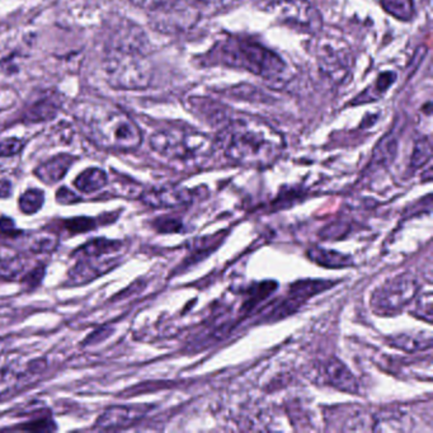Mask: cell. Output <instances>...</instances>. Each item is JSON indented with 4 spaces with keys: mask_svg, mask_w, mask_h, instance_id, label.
Here are the masks:
<instances>
[{
    "mask_svg": "<svg viewBox=\"0 0 433 433\" xmlns=\"http://www.w3.org/2000/svg\"><path fill=\"white\" fill-rule=\"evenodd\" d=\"M227 159L248 168H267L285 150V139L278 131L257 118L232 121L221 134Z\"/></svg>",
    "mask_w": 433,
    "mask_h": 433,
    "instance_id": "6da1fadb",
    "label": "cell"
},
{
    "mask_svg": "<svg viewBox=\"0 0 433 433\" xmlns=\"http://www.w3.org/2000/svg\"><path fill=\"white\" fill-rule=\"evenodd\" d=\"M74 116L90 141L106 150L131 152L143 143L135 121L110 102L85 99L76 104Z\"/></svg>",
    "mask_w": 433,
    "mask_h": 433,
    "instance_id": "7a4b0ae2",
    "label": "cell"
},
{
    "mask_svg": "<svg viewBox=\"0 0 433 433\" xmlns=\"http://www.w3.org/2000/svg\"><path fill=\"white\" fill-rule=\"evenodd\" d=\"M220 62L227 66L248 70L269 82H281L286 65L280 56L258 42L230 38L220 46Z\"/></svg>",
    "mask_w": 433,
    "mask_h": 433,
    "instance_id": "3957f363",
    "label": "cell"
},
{
    "mask_svg": "<svg viewBox=\"0 0 433 433\" xmlns=\"http://www.w3.org/2000/svg\"><path fill=\"white\" fill-rule=\"evenodd\" d=\"M104 70L107 82L116 90H145L152 83V65L143 52L110 48Z\"/></svg>",
    "mask_w": 433,
    "mask_h": 433,
    "instance_id": "277c9868",
    "label": "cell"
},
{
    "mask_svg": "<svg viewBox=\"0 0 433 433\" xmlns=\"http://www.w3.org/2000/svg\"><path fill=\"white\" fill-rule=\"evenodd\" d=\"M150 146L159 155L171 160H194L213 152V143L199 131L171 127L152 134Z\"/></svg>",
    "mask_w": 433,
    "mask_h": 433,
    "instance_id": "5b68a950",
    "label": "cell"
},
{
    "mask_svg": "<svg viewBox=\"0 0 433 433\" xmlns=\"http://www.w3.org/2000/svg\"><path fill=\"white\" fill-rule=\"evenodd\" d=\"M420 281L412 274L397 276L372 292L371 306L378 314L389 315L403 309L418 295Z\"/></svg>",
    "mask_w": 433,
    "mask_h": 433,
    "instance_id": "8992f818",
    "label": "cell"
},
{
    "mask_svg": "<svg viewBox=\"0 0 433 433\" xmlns=\"http://www.w3.org/2000/svg\"><path fill=\"white\" fill-rule=\"evenodd\" d=\"M271 10L278 21L306 34H315L322 28L320 14L306 0H277Z\"/></svg>",
    "mask_w": 433,
    "mask_h": 433,
    "instance_id": "52a82bcc",
    "label": "cell"
},
{
    "mask_svg": "<svg viewBox=\"0 0 433 433\" xmlns=\"http://www.w3.org/2000/svg\"><path fill=\"white\" fill-rule=\"evenodd\" d=\"M46 369L48 361L45 358L34 360L22 367L8 364L0 369V399L10 397L32 385Z\"/></svg>",
    "mask_w": 433,
    "mask_h": 433,
    "instance_id": "ba28073f",
    "label": "cell"
},
{
    "mask_svg": "<svg viewBox=\"0 0 433 433\" xmlns=\"http://www.w3.org/2000/svg\"><path fill=\"white\" fill-rule=\"evenodd\" d=\"M118 257L113 255H90L76 258V266L68 274V286H82L108 274L118 266Z\"/></svg>",
    "mask_w": 433,
    "mask_h": 433,
    "instance_id": "9c48e42d",
    "label": "cell"
},
{
    "mask_svg": "<svg viewBox=\"0 0 433 433\" xmlns=\"http://www.w3.org/2000/svg\"><path fill=\"white\" fill-rule=\"evenodd\" d=\"M319 65L323 73L332 79L341 80L348 74L351 68L350 51L344 48L341 41H324L319 50Z\"/></svg>",
    "mask_w": 433,
    "mask_h": 433,
    "instance_id": "30bf717a",
    "label": "cell"
},
{
    "mask_svg": "<svg viewBox=\"0 0 433 433\" xmlns=\"http://www.w3.org/2000/svg\"><path fill=\"white\" fill-rule=\"evenodd\" d=\"M141 201L146 206L154 208H172L190 204L192 201V192L186 187L168 185L144 191L141 194Z\"/></svg>",
    "mask_w": 433,
    "mask_h": 433,
    "instance_id": "8fae6325",
    "label": "cell"
},
{
    "mask_svg": "<svg viewBox=\"0 0 433 433\" xmlns=\"http://www.w3.org/2000/svg\"><path fill=\"white\" fill-rule=\"evenodd\" d=\"M146 406H112L107 408L96 420L98 430H118L131 426L146 414Z\"/></svg>",
    "mask_w": 433,
    "mask_h": 433,
    "instance_id": "7c38bea8",
    "label": "cell"
},
{
    "mask_svg": "<svg viewBox=\"0 0 433 433\" xmlns=\"http://www.w3.org/2000/svg\"><path fill=\"white\" fill-rule=\"evenodd\" d=\"M325 376L328 378L330 385L334 386L341 392L347 394H357L360 390L357 378L352 374L351 370L338 358H330L325 364Z\"/></svg>",
    "mask_w": 433,
    "mask_h": 433,
    "instance_id": "4fadbf2b",
    "label": "cell"
},
{
    "mask_svg": "<svg viewBox=\"0 0 433 433\" xmlns=\"http://www.w3.org/2000/svg\"><path fill=\"white\" fill-rule=\"evenodd\" d=\"M73 162H74V158L69 154H59L48 162L42 163L41 165H38L36 168V176L46 185H54L66 176Z\"/></svg>",
    "mask_w": 433,
    "mask_h": 433,
    "instance_id": "5bb4252c",
    "label": "cell"
},
{
    "mask_svg": "<svg viewBox=\"0 0 433 433\" xmlns=\"http://www.w3.org/2000/svg\"><path fill=\"white\" fill-rule=\"evenodd\" d=\"M308 257L319 266H323L327 269H343L352 264V260L348 255L320 247L310 248L308 250Z\"/></svg>",
    "mask_w": 433,
    "mask_h": 433,
    "instance_id": "9a60e30c",
    "label": "cell"
},
{
    "mask_svg": "<svg viewBox=\"0 0 433 433\" xmlns=\"http://www.w3.org/2000/svg\"><path fill=\"white\" fill-rule=\"evenodd\" d=\"M108 183V177L102 169L99 168H88L84 172L80 173L76 180L74 186L84 193L96 192L102 190Z\"/></svg>",
    "mask_w": 433,
    "mask_h": 433,
    "instance_id": "2e32d148",
    "label": "cell"
},
{
    "mask_svg": "<svg viewBox=\"0 0 433 433\" xmlns=\"http://www.w3.org/2000/svg\"><path fill=\"white\" fill-rule=\"evenodd\" d=\"M122 247V243L118 241H108L104 238H98L88 241L82 247L78 248L73 253L74 258L90 257V255H113Z\"/></svg>",
    "mask_w": 433,
    "mask_h": 433,
    "instance_id": "e0dca14e",
    "label": "cell"
},
{
    "mask_svg": "<svg viewBox=\"0 0 433 433\" xmlns=\"http://www.w3.org/2000/svg\"><path fill=\"white\" fill-rule=\"evenodd\" d=\"M27 262L22 257H13L0 261V278L7 281L20 280L27 274Z\"/></svg>",
    "mask_w": 433,
    "mask_h": 433,
    "instance_id": "ac0fdd59",
    "label": "cell"
},
{
    "mask_svg": "<svg viewBox=\"0 0 433 433\" xmlns=\"http://www.w3.org/2000/svg\"><path fill=\"white\" fill-rule=\"evenodd\" d=\"M381 7L399 21L409 22L414 15L413 0H381Z\"/></svg>",
    "mask_w": 433,
    "mask_h": 433,
    "instance_id": "d6986e66",
    "label": "cell"
},
{
    "mask_svg": "<svg viewBox=\"0 0 433 433\" xmlns=\"http://www.w3.org/2000/svg\"><path fill=\"white\" fill-rule=\"evenodd\" d=\"M394 80H395V74H392V73H385V74L378 76V79L374 84V87L371 85L369 90H364L361 96L356 98V102L367 104L370 101L378 99L380 97L384 94V92H386L388 88L392 85Z\"/></svg>",
    "mask_w": 433,
    "mask_h": 433,
    "instance_id": "ffe728a7",
    "label": "cell"
},
{
    "mask_svg": "<svg viewBox=\"0 0 433 433\" xmlns=\"http://www.w3.org/2000/svg\"><path fill=\"white\" fill-rule=\"evenodd\" d=\"M392 344L395 346L397 348L404 350L406 352H416L422 351V350H426V348H431L432 341H431V337L425 339V337L420 338L416 337V336L402 334V336H398V337L392 338Z\"/></svg>",
    "mask_w": 433,
    "mask_h": 433,
    "instance_id": "44dd1931",
    "label": "cell"
},
{
    "mask_svg": "<svg viewBox=\"0 0 433 433\" xmlns=\"http://www.w3.org/2000/svg\"><path fill=\"white\" fill-rule=\"evenodd\" d=\"M45 202V194L40 190L34 188V190H28L26 192L22 194L18 201V205L23 213H36L40 211V208L43 206Z\"/></svg>",
    "mask_w": 433,
    "mask_h": 433,
    "instance_id": "7402d4cb",
    "label": "cell"
},
{
    "mask_svg": "<svg viewBox=\"0 0 433 433\" xmlns=\"http://www.w3.org/2000/svg\"><path fill=\"white\" fill-rule=\"evenodd\" d=\"M432 158V144L430 139H422L417 141V144L413 149L412 158H411V166L413 169H420Z\"/></svg>",
    "mask_w": 433,
    "mask_h": 433,
    "instance_id": "603a6c76",
    "label": "cell"
},
{
    "mask_svg": "<svg viewBox=\"0 0 433 433\" xmlns=\"http://www.w3.org/2000/svg\"><path fill=\"white\" fill-rule=\"evenodd\" d=\"M57 244L56 235L51 233H36L28 241V248L34 252H52Z\"/></svg>",
    "mask_w": 433,
    "mask_h": 433,
    "instance_id": "cb8c5ba5",
    "label": "cell"
},
{
    "mask_svg": "<svg viewBox=\"0 0 433 433\" xmlns=\"http://www.w3.org/2000/svg\"><path fill=\"white\" fill-rule=\"evenodd\" d=\"M395 152H397V143H395V140L386 138L376 148L374 159L378 164H389L392 160H394Z\"/></svg>",
    "mask_w": 433,
    "mask_h": 433,
    "instance_id": "d4e9b609",
    "label": "cell"
},
{
    "mask_svg": "<svg viewBox=\"0 0 433 433\" xmlns=\"http://www.w3.org/2000/svg\"><path fill=\"white\" fill-rule=\"evenodd\" d=\"M64 227L69 230L70 233H87L96 227V219L92 218H73L64 222Z\"/></svg>",
    "mask_w": 433,
    "mask_h": 433,
    "instance_id": "484cf974",
    "label": "cell"
},
{
    "mask_svg": "<svg viewBox=\"0 0 433 433\" xmlns=\"http://www.w3.org/2000/svg\"><path fill=\"white\" fill-rule=\"evenodd\" d=\"M372 430H375L372 418L364 413L351 417V420L347 422V426L344 427V431H372Z\"/></svg>",
    "mask_w": 433,
    "mask_h": 433,
    "instance_id": "4316f807",
    "label": "cell"
},
{
    "mask_svg": "<svg viewBox=\"0 0 433 433\" xmlns=\"http://www.w3.org/2000/svg\"><path fill=\"white\" fill-rule=\"evenodd\" d=\"M23 431H32V432H52L56 431V425L50 417H41L34 420H29L26 425L21 426Z\"/></svg>",
    "mask_w": 433,
    "mask_h": 433,
    "instance_id": "83f0119b",
    "label": "cell"
},
{
    "mask_svg": "<svg viewBox=\"0 0 433 433\" xmlns=\"http://www.w3.org/2000/svg\"><path fill=\"white\" fill-rule=\"evenodd\" d=\"M55 112V106L54 101H43L36 104L34 108H31L29 112V118L31 120H45V118H51Z\"/></svg>",
    "mask_w": 433,
    "mask_h": 433,
    "instance_id": "f1b7e54d",
    "label": "cell"
},
{
    "mask_svg": "<svg viewBox=\"0 0 433 433\" xmlns=\"http://www.w3.org/2000/svg\"><path fill=\"white\" fill-rule=\"evenodd\" d=\"M416 311H420V318L426 319L427 323L432 322V294L428 291L427 294L420 296L416 301Z\"/></svg>",
    "mask_w": 433,
    "mask_h": 433,
    "instance_id": "f546056e",
    "label": "cell"
},
{
    "mask_svg": "<svg viewBox=\"0 0 433 433\" xmlns=\"http://www.w3.org/2000/svg\"><path fill=\"white\" fill-rule=\"evenodd\" d=\"M23 149V143L18 139H6L0 141V157L8 158L20 154Z\"/></svg>",
    "mask_w": 433,
    "mask_h": 433,
    "instance_id": "4dcf8cb0",
    "label": "cell"
},
{
    "mask_svg": "<svg viewBox=\"0 0 433 433\" xmlns=\"http://www.w3.org/2000/svg\"><path fill=\"white\" fill-rule=\"evenodd\" d=\"M45 276V266H36L35 269L28 271L26 275L21 278L22 283H24L28 289H34L41 283L42 278Z\"/></svg>",
    "mask_w": 433,
    "mask_h": 433,
    "instance_id": "1f68e13d",
    "label": "cell"
},
{
    "mask_svg": "<svg viewBox=\"0 0 433 433\" xmlns=\"http://www.w3.org/2000/svg\"><path fill=\"white\" fill-rule=\"evenodd\" d=\"M130 1L136 7L154 12V10H158L160 8L169 6L174 0H130Z\"/></svg>",
    "mask_w": 433,
    "mask_h": 433,
    "instance_id": "d6a6232c",
    "label": "cell"
},
{
    "mask_svg": "<svg viewBox=\"0 0 433 433\" xmlns=\"http://www.w3.org/2000/svg\"><path fill=\"white\" fill-rule=\"evenodd\" d=\"M56 199L59 204H62V205H71V204L79 202L82 199L76 192L70 191L68 187H60L59 191L56 192Z\"/></svg>",
    "mask_w": 433,
    "mask_h": 433,
    "instance_id": "836d02e7",
    "label": "cell"
},
{
    "mask_svg": "<svg viewBox=\"0 0 433 433\" xmlns=\"http://www.w3.org/2000/svg\"><path fill=\"white\" fill-rule=\"evenodd\" d=\"M155 227L159 232H178L180 229V222L177 221V219H171V218H160L155 221Z\"/></svg>",
    "mask_w": 433,
    "mask_h": 433,
    "instance_id": "e575fe53",
    "label": "cell"
},
{
    "mask_svg": "<svg viewBox=\"0 0 433 433\" xmlns=\"http://www.w3.org/2000/svg\"><path fill=\"white\" fill-rule=\"evenodd\" d=\"M0 232L3 234L9 235V236L20 234V232L15 229L13 219H10L8 216H1L0 218Z\"/></svg>",
    "mask_w": 433,
    "mask_h": 433,
    "instance_id": "d590c367",
    "label": "cell"
},
{
    "mask_svg": "<svg viewBox=\"0 0 433 433\" xmlns=\"http://www.w3.org/2000/svg\"><path fill=\"white\" fill-rule=\"evenodd\" d=\"M12 193V185L8 179H0V199H8Z\"/></svg>",
    "mask_w": 433,
    "mask_h": 433,
    "instance_id": "8d00e7d4",
    "label": "cell"
},
{
    "mask_svg": "<svg viewBox=\"0 0 433 433\" xmlns=\"http://www.w3.org/2000/svg\"><path fill=\"white\" fill-rule=\"evenodd\" d=\"M199 1H202V3H205V4H210V6H218V7H221V6H227V4H230V3L239 1V0H199Z\"/></svg>",
    "mask_w": 433,
    "mask_h": 433,
    "instance_id": "74e56055",
    "label": "cell"
}]
</instances>
